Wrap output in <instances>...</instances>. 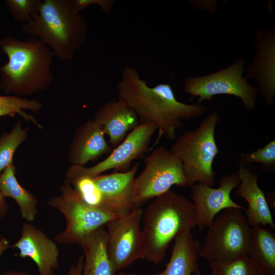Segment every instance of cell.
<instances>
[{"label":"cell","mask_w":275,"mask_h":275,"mask_svg":"<svg viewBox=\"0 0 275 275\" xmlns=\"http://www.w3.org/2000/svg\"><path fill=\"white\" fill-rule=\"evenodd\" d=\"M9 206L5 198L0 193V219L4 217L9 211Z\"/></svg>","instance_id":"31"},{"label":"cell","mask_w":275,"mask_h":275,"mask_svg":"<svg viewBox=\"0 0 275 275\" xmlns=\"http://www.w3.org/2000/svg\"><path fill=\"white\" fill-rule=\"evenodd\" d=\"M29 129L23 128L19 120L9 132L0 136V174L11 163L15 151L28 138Z\"/></svg>","instance_id":"23"},{"label":"cell","mask_w":275,"mask_h":275,"mask_svg":"<svg viewBox=\"0 0 275 275\" xmlns=\"http://www.w3.org/2000/svg\"><path fill=\"white\" fill-rule=\"evenodd\" d=\"M118 98L125 100L136 114L140 123L156 125L158 136L170 141L177 138V130L182 127V120L203 115L207 111L202 104H188L179 101L169 84L148 86L138 71L126 66L117 86Z\"/></svg>","instance_id":"1"},{"label":"cell","mask_w":275,"mask_h":275,"mask_svg":"<svg viewBox=\"0 0 275 275\" xmlns=\"http://www.w3.org/2000/svg\"><path fill=\"white\" fill-rule=\"evenodd\" d=\"M210 275H265L249 256L225 263H209Z\"/></svg>","instance_id":"24"},{"label":"cell","mask_w":275,"mask_h":275,"mask_svg":"<svg viewBox=\"0 0 275 275\" xmlns=\"http://www.w3.org/2000/svg\"><path fill=\"white\" fill-rule=\"evenodd\" d=\"M240 183L237 172L223 177L217 188L201 183H195L191 187V197L199 230L207 228L215 216L229 208H246L231 198L232 190Z\"/></svg>","instance_id":"12"},{"label":"cell","mask_w":275,"mask_h":275,"mask_svg":"<svg viewBox=\"0 0 275 275\" xmlns=\"http://www.w3.org/2000/svg\"><path fill=\"white\" fill-rule=\"evenodd\" d=\"M116 275H138L135 272H125L123 271H119L117 272Z\"/></svg>","instance_id":"34"},{"label":"cell","mask_w":275,"mask_h":275,"mask_svg":"<svg viewBox=\"0 0 275 275\" xmlns=\"http://www.w3.org/2000/svg\"><path fill=\"white\" fill-rule=\"evenodd\" d=\"M201 244L191 230L179 234L174 239L171 257L165 268L153 275H201L198 262Z\"/></svg>","instance_id":"20"},{"label":"cell","mask_w":275,"mask_h":275,"mask_svg":"<svg viewBox=\"0 0 275 275\" xmlns=\"http://www.w3.org/2000/svg\"><path fill=\"white\" fill-rule=\"evenodd\" d=\"M143 209L137 207L108 222L107 250L115 270L118 272L135 261L144 259V249L141 222Z\"/></svg>","instance_id":"11"},{"label":"cell","mask_w":275,"mask_h":275,"mask_svg":"<svg viewBox=\"0 0 275 275\" xmlns=\"http://www.w3.org/2000/svg\"><path fill=\"white\" fill-rule=\"evenodd\" d=\"M107 231L102 226L83 236L77 244L85 256L82 275H116L107 250Z\"/></svg>","instance_id":"19"},{"label":"cell","mask_w":275,"mask_h":275,"mask_svg":"<svg viewBox=\"0 0 275 275\" xmlns=\"http://www.w3.org/2000/svg\"><path fill=\"white\" fill-rule=\"evenodd\" d=\"M244 64V60L238 59L231 65L211 74L187 77L183 83L184 91L191 95L190 99L197 97L199 104L205 100L212 101L215 95H233L241 100L245 109L252 111L258 91L242 76Z\"/></svg>","instance_id":"9"},{"label":"cell","mask_w":275,"mask_h":275,"mask_svg":"<svg viewBox=\"0 0 275 275\" xmlns=\"http://www.w3.org/2000/svg\"><path fill=\"white\" fill-rule=\"evenodd\" d=\"M83 265L84 256H81L70 266L66 275H82Z\"/></svg>","instance_id":"29"},{"label":"cell","mask_w":275,"mask_h":275,"mask_svg":"<svg viewBox=\"0 0 275 275\" xmlns=\"http://www.w3.org/2000/svg\"><path fill=\"white\" fill-rule=\"evenodd\" d=\"M0 104L16 109L26 121L31 120L32 115L25 113L23 109L38 112L43 107V104L38 100H29L15 96H0Z\"/></svg>","instance_id":"27"},{"label":"cell","mask_w":275,"mask_h":275,"mask_svg":"<svg viewBox=\"0 0 275 275\" xmlns=\"http://www.w3.org/2000/svg\"><path fill=\"white\" fill-rule=\"evenodd\" d=\"M16 114H19V113L16 109L6 105L0 104V117L5 116L13 117Z\"/></svg>","instance_id":"30"},{"label":"cell","mask_w":275,"mask_h":275,"mask_svg":"<svg viewBox=\"0 0 275 275\" xmlns=\"http://www.w3.org/2000/svg\"><path fill=\"white\" fill-rule=\"evenodd\" d=\"M243 211L229 208L215 216L201 244L200 258L209 263H225L249 256L252 227Z\"/></svg>","instance_id":"6"},{"label":"cell","mask_w":275,"mask_h":275,"mask_svg":"<svg viewBox=\"0 0 275 275\" xmlns=\"http://www.w3.org/2000/svg\"><path fill=\"white\" fill-rule=\"evenodd\" d=\"M175 185L188 186L181 161L162 146L154 149L145 159V167L135 177L132 188L135 208L157 197Z\"/></svg>","instance_id":"8"},{"label":"cell","mask_w":275,"mask_h":275,"mask_svg":"<svg viewBox=\"0 0 275 275\" xmlns=\"http://www.w3.org/2000/svg\"><path fill=\"white\" fill-rule=\"evenodd\" d=\"M8 61L0 66V90L6 94L29 96L49 89L54 81V54L42 41L31 36L23 41L8 36L0 40Z\"/></svg>","instance_id":"2"},{"label":"cell","mask_w":275,"mask_h":275,"mask_svg":"<svg viewBox=\"0 0 275 275\" xmlns=\"http://www.w3.org/2000/svg\"><path fill=\"white\" fill-rule=\"evenodd\" d=\"M42 2L40 0H7L5 4L15 20L26 23L39 11Z\"/></svg>","instance_id":"26"},{"label":"cell","mask_w":275,"mask_h":275,"mask_svg":"<svg viewBox=\"0 0 275 275\" xmlns=\"http://www.w3.org/2000/svg\"><path fill=\"white\" fill-rule=\"evenodd\" d=\"M2 275H31L30 273L23 271L9 270Z\"/></svg>","instance_id":"33"},{"label":"cell","mask_w":275,"mask_h":275,"mask_svg":"<svg viewBox=\"0 0 275 275\" xmlns=\"http://www.w3.org/2000/svg\"><path fill=\"white\" fill-rule=\"evenodd\" d=\"M88 23L72 0H44L39 11L22 27L23 31L45 43L62 61L73 60L84 43Z\"/></svg>","instance_id":"4"},{"label":"cell","mask_w":275,"mask_h":275,"mask_svg":"<svg viewBox=\"0 0 275 275\" xmlns=\"http://www.w3.org/2000/svg\"><path fill=\"white\" fill-rule=\"evenodd\" d=\"M73 4L76 10L79 12L85 9L91 5L98 6L105 13H109L115 3L114 0H72Z\"/></svg>","instance_id":"28"},{"label":"cell","mask_w":275,"mask_h":275,"mask_svg":"<svg viewBox=\"0 0 275 275\" xmlns=\"http://www.w3.org/2000/svg\"><path fill=\"white\" fill-rule=\"evenodd\" d=\"M16 168L13 162L0 174V193L6 198L13 199L17 203L21 216L26 222L34 221L38 214V201L30 191L21 186L15 174Z\"/></svg>","instance_id":"21"},{"label":"cell","mask_w":275,"mask_h":275,"mask_svg":"<svg viewBox=\"0 0 275 275\" xmlns=\"http://www.w3.org/2000/svg\"><path fill=\"white\" fill-rule=\"evenodd\" d=\"M139 166V162H136L128 171L92 178L100 193L105 210L119 216L135 208L132 188Z\"/></svg>","instance_id":"15"},{"label":"cell","mask_w":275,"mask_h":275,"mask_svg":"<svg viewBox=\"0 0 275 275\" xmlns=\"http://www.w3.org/2000/svg\"><path fill=\"white\" fill-rule=\"evenodd\" d=\"M219 120L217 112L210 113L197 128L177 137L170 150L181 161L188 186L196 182L209 186L215 183L212 166L219 153L215 138Z\"/></svg>","instance_id":"5"},{"label":"cell","mask_w":275,"mask_h":275,"mask_svg":"<svg viewBox=\"0 0 275 275\" xmlns=\"http://www.w3.org/2000/svg\"><path fill=\"white\" fill-rule=\"evenodd\" d=\"M20 258L36 264L39 275H53L59 266L60 250L57 242L31 223H24L20 238L11 245Z\"/></svg>","instance_id":"14"},{"label":"cell","mask_w":275,"mask_h":275,"mask_svg":"<svg viewBox=\"0 0 275 275\" xmlns=\"http://www.w3.org/2000/svg\"><path fill=\"white\" fill-rule=\"evenodd\" d=\"M93 119L102 127L113 149L140 124L131 106L125 100L118 98L102 104L95 112Z\"/></svg>","instance_id":"16"},{"label":"cell","mask_w":275,"mask_h":275,"mask_svg":"<svg viewBox=\"0 0 275 275\" xmlns=\"http://www.w3.org/2000/svg\"><path fill=\"white\" fill-rule=\"evenodd\" d=\"M254 60L248 67L246 75L258 84V93L263 96L268 106L274 104L275 96V30L256 29Z\"/></svg>","instance_id":"13"},{"label":"cell","mask_w":275,"mask_h":275,"mask_svg":"<svg viewBox=\"0 0 275 275\" xmlns=\"http://www.w3.org/2000/svg\"><path fill=\"white\" fill-rule=\"evenodd\" d=\"M10 247L9 240L0 235V257Z\"/></svg>","instance_id":"32"},{"label":"cell","mask_w":275,"mask_h":275,"mask_svg":"<svg viewBox=\"0 0 275 275\" xmlns=\"http://www.w3.org/2000/svg\"><path fill=\"white\" fill-rule=\"evenodd\" d=\"M237 172L240 183L235 194L248 203L245 212L249 224L251 227L268 225L274 229L275 224L265 194L258 185L257 174L249 167L243 166L239 167Z\"/></svg>","instance_id":"18"},{"label":"cell","mask_w":275,"mask_h":275,"mask_svg":"<svg viewBox=\"0 0 275 275\" xmlns=\"http://www.w3.org/2000/svg\"><path fill=\"white\" fill-rule=\"evenodd\" d=\"M249 256L265 275H275V235L271 229L259 225L252 227Z\"/></svg>","instance_id":"22"},{"label":"cell","mask_w":275,"mask_h":275,"mask_svg":"<svg viewBox=\"0 0 275 275\" xmlns=\"http://www.w3.org/2000/svg\"><path fill=\"white\" fill-rule=\"evenodd\" d=\"M112 150L102 127L93 119L88 120L75 131L68 147L67 158L71 164L85 166Z\"/></svg>","instance_id":"17"},{"label":"cell","mask_w":275,"mask_h":275,"mask_svg":"<svg viewBox=\"0 0 275 275\" xmlns=\"http://www.w3.org/2000/svg\"><path fill=\"white\" fill-rule=\"evenodd\" d=\"M157 130L154 123H140L103 160L91 167L71 164L66 172L65 180L70 183L79 178H93L110 170H129L132 161L143 157L148 150L152 136Z\"/></svg>","instance_id":"10"},{"label":"cell","mask_w":275,"mask_h":275,"mask_svg":"<svg viewBox=\"0 0 275 275\" xmlns=\"http://www.w3.org/2000/svg\"><path fill=\"white\" fill-rule=\"evenodd\" d=\"M144 256L158 264L179 234L197 226L193 203L171 189L155 198L143 211Z\"/></svg>","instance_id":"3"},{"label":"cell","mask_w":275,"mask_h":275,"mask_svg":"<svg viewBox=\"0 0 275 275\" xmlns=\"http://www.w3.org/2000/svg\"><path fill=\"white\" fill-rule=\"evenodd\" d=\"M60 189L61 194L52 197L47 202L48 205L62 213L66 221L64 230L54 237L57 243L66 245L77 243L83 236L105 226L108 222L119 216L84 202L66 180Z\"/></svg>","instance_id":"7"},{"label":"cell","mask_w":275,"mask_h":275,"mask_svg":"<svg viewBox=\"0 0 275 275\" xmlns=\"http://www.w3.org/2000/svg\"><path fill=\"white\" fill-rule=\"evenodd\" d=\"M253 163L261 164V168L267 172L275 171V140L270 141L263 147L249 152H240L237 164L246 167Z\"/></svg>","instance_id":"25"}]
</instances>
